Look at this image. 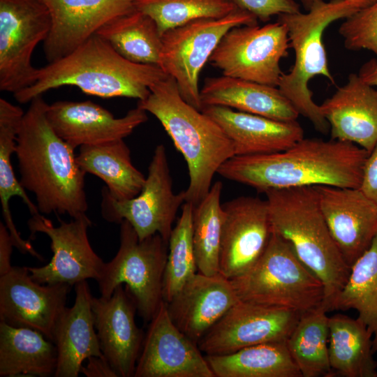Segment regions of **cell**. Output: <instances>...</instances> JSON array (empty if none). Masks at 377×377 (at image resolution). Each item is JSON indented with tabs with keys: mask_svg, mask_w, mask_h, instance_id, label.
Instances as JSON below:
<instances>
[{
	"mask_svg": "<svg viewBox=\"0 0 377 377\" xmlns=\"http://www.w3.org/2000/svg\"><path fill=\"white\" fill-rule=\"evenodd\" d=\"M369 154L348 142L303 138L283 151L234 156L217 173L263 193L316 186L359 188Z\"/></svg>",
	"mask_w": 377,
	"mask_h": 377,
	"instance_id": "cell-1",
	"label": "cell"
},
{
	"mask_svg": "<svg viewBox=\"0 0 377 377\" xmlns=\"http://www.w3.org/2000/svg\"><path fill=\"white\" fill-rule=\"evenodd\" d=\"M24 112L16 140L15 154L22 187L31 192L42 214H86L85 172L75 149L53 130L42 96L32 99Z\"/></svg>",
	"mask_w": 377,
	"mask_h": 377,
	"instance_id": "cell-2",
	"label": "cell"
},
{
	"mask_svg": "<svg viewBox=\"0 0 377 377\" xmlns=\"http://www.w3.org/2000/svg\"><path fill=\"white\" fill-rule=\"evenodd\" d=\"M168 76L158 65L128 61L94 34L71 54L38 68L36 81L13 96L23 104L50 89L69 85L103 98L141 101L154 84Z\"/></svg>",
	"mask_w": 377,
	"mask_h": 377,
	"instance_id": "cell-3",
	"label": "cell"
},
{
	"mask_svg": "<svg viewBox=\"0 0 377 377\" xmlns=\"http://www.w3.org/2000/svg\"><path fill=\"white\" fill-rule=\"evenodd\" d=\"M137 106L159 121L183 155L189 176L185 202L195 206L221 165L235 156L231 140L214 119L184 101L170 76L154 84Z\"/></svg>",
	"mask_w": 377,
	"mask_h": 377,
	"instance_id": "cell-4",
	"label": "cell"
},
{
	"mask_svg": "<svg viewBox=\"0 0 377 377\" xmlns=\"http://www.w3.org/2000/svg\"><path fill=\"white\" fill-rule=\"evenodd\" d=\"M272 232L285 239L320 280L322 305L328 311L345 285L350 267L336 245L322 213L316 186L264 192Z\"/></svg>",
	"mask_w": 377,
	"mask_h": 377,
	"instance_id": "cell-5",
	"label": "cell"
},
{
	"mask_svg": "<svg viewBox=\"0 0 377 377\" xmlns=\"http://www.w3.org/2000/svg\"><path fill=\"white\" fill-rule=\"evenodd\" d=\"M362 8L361 4L351 0H314L305 13L281 14L277 17V21L287 27L289 46L295 54L293 66L288 73H282L277 87L299 114L323 134L329 132L330 126L309 88V81L316 76L325 77L334 83L328 66L323 34L330 24L346 19Z\"/></svg>",
	"mask_w": 377,
	"mask_h": 377,
	"instance_id": "cell-6",
	"label": "cell"
},
{
	"mask_svg": "<svg viewBox=\"0 0 377 377\" xmlns=\"http://www.w3.org/2000/svg\"><path fill=\"white\" fill-rule=\"evenodd\" d=\"M230 280L239 300L301 313L322 304L324 298L320 280L291 246L273 232L258 260Z\"/></svg>",
	"mask_w": 377,
	"mask_h": 377,
	"instance_id": "cell-7",
	"label": "cell"
},
{
	"mask_svg": "<svg viewBox=\"0 0 377 377\" xmlns=\"http://www.w3.org/2000/svg\"><path fill=\"white\" fill-rule=\"evenodd\" d=\"M168 242L159 234L140 240L126 220L120 223L119 247L114 257L105 263L97 283L101 297H110L115 288L125 284L136 304L139 315L149 322L163 299V282Z\"/></svg>",
	"mask_w": 377,
	"mask_h": 377,
	"instance_id": "cell-8",
	"label": "cell"
},
{
	"mask_svg": "<svg viewBox=\"0 0 377 377\" xmlns=\"http://www.w3.org/2000/svg\"><path fill=\"white\" fill-rule=\"evenodd\" d=\"M258 24L249 12L237 8L220 18H201L165 32L158 66L176 82L182 97L202 110L200 72L223 36L232 28Z\"/></svg>",
	"mask_w": 377,
	"mask_h": 377,
	"instance_id": "cell-9",
	"label": "cell"
},
{
	"mask_svg": "<svg viewBox=\"0 0 377 377\" xmlns=\"http://www.w3.org/2000/svg\"><path fill=\"white\" fill-rule=\"evenodd\" d=\"M101 214L110 223L127 221L140 240L159 234L168 242L179 209L185 202V191L175 193L170 172L166 149H154L141 191L134 198L117 200L105 187L101 191Z\"/></svg>",
	"mask_w": 377,
	"mask_h": 377,
	"instance_id": "cell-10",
	"label": "cell"
},
{
	"mask_svg": "<svg viewBox=\"0 0 377 377\" xmlns=\"http://www.w3.org/2000/svg\"><path fill=\"white\" fill-rule=\"evenodd\" d=\"M43 0H0V90L13 94L31 86L38 68L32 65L34 49L51 29Z\"/></svg>",
	"mask_w": 377,
	"mask_h": 377,
	"instance_id": "cell-11",
	"label": "cell"
},
{
	"mask_svg": "<svg viewBox=\"0 0 377 377\" xmlns=\"http://www.w3.org/2000/svg\"><path fill=\"white\" fill-rule=\"evenodd\" d=\"M289 47L287 27L279 21L243 25L223 36L209 61L223 75L277 87Z\"/></svg>",
	"mask_w": 377,
	"mask_h": 377,
	"instance_id": "cell-12",
	"label": "cell"
},
{
	"mask_svg": "<svg viewBox=\"0 0 377 377\" xmlns=\"http://www.w3.org/2000/svg\"><path fill=\"white\" fill-rule=\"evenodd\" d=\"M31 237L36 232L47 235L53 253L47 265L27 267L32 279L41 284L66 283L71 286L91 279L100 278L105 263L96 253L88 237L92 222L86 214L69 222L60 220L59 226L42 214L27 222Z\"/></svg>",
	"mask_w": 377,
	"mask_h": 377,
	"instance_id": "cell-13",
	"label": "cell"
},
{
	"mask_svg": "<svg viewBox=\"0 0 377 377\" xmlns=\"http://www.w3.org/2000/svg\"><path fill=\"white\" fill-rule=\"evenodd\" d=\"M302 313L239 300L200 339L205 355H226L269 342L286 341Z\"/></svg>",
	"mask_w": 377,
	"mask_h": 377,
	"instance_id": "cell-14",
	"label": "cell"
},
{
	"mask_svg": "<svg viewBox=\"0 0 377 377\" xmlns=\"http://www.w3.org/2000/svg\"><path fill=\"white\" fill-rule=\"evenodd\" d=\"M71 286L39 283L32 279L27 267L13 266L0 276V320L38 331L53 342Z\"/></svg>",
	"mask_w": 377,
	"mask_h": 377,
	"instance_id": "cell-15",
	"label": "cell"
},
{
	"mask_svg": "<svg viewBox=\"0 0 377 377\" xmlns=\"http://www.w3.org/2000/svg\"><path fill=\"white\" fill-rule=\"evenodd\" d=\"M222 209L219 272L232 279L258 260L269 242L272 226L266 200L240 196L223 203Z\"/></svg>",
	"mask_w": 377,
	"mask_h": 377,
	"instance_id": "cell-16",
	"label": "cell"
},
{
	"mask_svg": "<svg viewBox=\"0 0 377 377\" xmlns=\"http://www.w3.org/2000/svg\"><path fill=\"white\" fill-rule=\"evenodd\" d=\"M134 377H215L198 343L171 320L164 300L149 321Z\"/></svg>",
	"mask_w": 377,
	"mask_h": 377,
	"instance_id": "cell-17",
	"label": "cell"
},
{
	"mask_svg": "<svg viewBox=\"0 0 377 377\" xmlns=\"http://www.w3.org/2000/svg\"><path fill=\"white\" fill-rule=\"evenodd\" d=\"M331 235L351 267L377 235V205L360 188L316 186Z\"/></svg>",
	"mask_w": 377,
	"mask_h": 377,
	"instance_id": "cell-18",
	"label": "cell"
},
{
	"mask_svg": "<svg viewBox=\"0 0 377 377\" xmlns=\"http://www.w3.org/2000/svg\"><path fill=\"white\" fill-rule=\"evenodd\" d=\"M52 25L44 41L48 63L71 54L109 21L135 10L133 0H43Z\"/></svg>",
	"mask_w": 377,
	"mask_h": 377,
	"instance_id": "cell-19",
	"label": "cell"
},
{
	"mask_svg": "<svg viewBox=\"0 0 377 377\" xmlns=\"http://www.w3.org/2000/svg\"><path fill=\"white\" fill-rule=\"evenodd\" d=\"M94 325L103 356L119 377L134 376L145 334L135 321L137 306L126 286L108 299L93 297Z\"/></svg>",
	"mask_w": 377,
	"mask_h": 377,
	"instance_id": "cell-20",
	"label": "cell"
},
{
	"mask_svg": "<svg viewBox=\"0 0 377 377\" xmlns=\"http://www.w3.org/2000/svg\"><path fill=\"white\" fill-rule=\"evenodd\" d=\"M46 117L55 133L73 149L124 139L148 119L147 112L138 106L117 118L91 101H56L48 104Z\"/></svg>",
	"mask_w": 377,
	"mask_h": 377,
	"instance_id": "cell-21",
	"label": "cell"
},
{
	"mask_svg": "<svg viewBox=\"0 0 377 377\" xmlns=\"http://www.w3.org/2000/svg\"><path fill=\"white\" fill-rule=\"evenodd\" d=\"M239 300L230 279L198 272L166 303L174 324L198 343Z\"/></svg>",
	"mask_w": 377,
	"mask_h": 377,
	"instance_id": "cell-22",
	"label": "cell"
},
{
	"mask_svg": "<svg viewBox=\"0 0 377 377\" xmlns=\"http://www.w3.org/2000/svg\"><path fill=\"white\" fill-rule=\"evenodd\" d=\"M320 105L333 140L353 143L370 152L377 142V88L356 73Z\"/></svg>",
	"mask_w": 377,
	"mask_h": 377,
	"instance_id": "cell-23",
	"label": "cell"
},
{
	"mask_svg": "<svg viewBox=\"0 0 377 377\" xmlns=\"http://www.w3.org/2000/svg\"><path fill=\"white\" fill-rule=\"evenodd\" d=\"M201 111L222 128L233 145L235 156L283 151L304 138L297 121H277L217 105L205 106Z\"/></svg>",
	"mask_w": 377,
	"mask_h": 377,
	"instance_id": "cell-24",
	"label": "cell"
},
{
	"mask_svg": "<svg viewBox=\"0 0 377 377\" xmlns=\"http://www.w3.org/2000/svg\"><path fill=\"white\" fill-rule=\"evenodd\" d=\"M73 305L58 320L53 342L57 350L54 377H77L83 362L92 356L104 357L94 325L91 295L87 281L75 285Z\"/></svg>",
	"mask_w": 377,
	"mask_h": 377,
	"instance_id": "cell-25",
	"label": "cell"
},
{
	"mask_svg": "<svg viewBox=\"0 0 377 377\" xmlns=\"http://www.w3.org/2000/svg\"><path fill=\"white\" fill-rule=\"evenodd\" d=\"M202 108L217 105L281 121L300 115L278 87L221 75L207 77L200 90Z\"/></svg>",
	"mask_w": 377,
	"mask_h": 377,
	"instance_id": "cell-26",
	"label": "cell"
},
{
	"mask_svg": "<svg viewBox=\"0 0 377 377\" xmlns=\"http://www.w3.org/2000/svg\"><path fill=\"white\" fill-rule=\"evenodd\" d=\"M55 344L33 329L0 322V376H54Z\"/></svg>",
	"mask_w": 377,
	"mask_h": 377,
	"instance_id": "cell-27",
	"label": "cell"
},
{
	"mask_svg": "<svg viewBox=\"0 0 377 377\" xmlns=\"http://www.w3.org/2000/svg\"><path fill=\"white\" fill-rule=\"evenodd\" d=\"M76 160L85 172L94 175L106 184L109 195L117 200L135 197L146 177L133 164L131 151L124 139L80 147Z\"/></svg>",
	"mask_w": 377,
	"mask_h": 377,
	"instance_id": "cell-28",
	"label": "cell"
},
{
	"mask_svg": "<svg viewBox=\"0 0 377 377\" xmlns=\"http://www.w3.org/2000/svg\"><path fill=\"white\" fill-rule=\"evenodd\" d=\"M24 112L18 105L0 98V199L5 225L12 237L14 246L22 253H29L38 260L41 256L17 231L9 207L12 197L22 198L31 216L40 214L36 205L28 197L25 189L16 178L11 164V156L15 153L16 140Z\"/></svg>",
	"mask_w": 377,
	"mask_h": 377,
	"instance_id": "cell-29",
	"label": "cell"
},
{
	"mask_svg": "<svg viewBox=\"0 0 377 377\" xmlns=\"http://www.w3.org/2000/svg\"><path fill=\"white\" fill-rule=\"evenodd\" d=\"M372 334L358 318L329 317V360L334 376L377 377Z\"/></svg>",
	"mask_w": 377,
	"mask_h": 377,
	"instance_id": "cell-30",
	"label": "cell"
},
{
	"mask_svg": "<svg viewBox=\"0 0 377 377\" xmlns=\"http://www.w3.org/2000/svg\"><path fill=\"white\" fill-rule=\"evenodd\" d=\"M215 377H302L286 341L249 346L226 355H205Z\"/></svg>",
	"mask_w": 377,
	"mask_h": 377,
	"instance_id": "cell-31",
	"label": "cell"
},
{
	"mask_svg": "<svg viewBox=\"0 0 377 377\" xmlns=\"http://www.w3.org/2000/svg\"><path fill=\"white\" fill-rule=\"evenodd\" d=\"M96 34L128 61L158 66L162 35L156 22L136 8L109 21Z\"/></svg>",
	"mask_w": 377,
	"mask_h": 377,
	"instance_id": "cell-32",
	"label": "cell"
},
{
	"mask_svg": "<svg viewBox=\"0 0 377 377\" xmlns=\"http://www.w3.org/2000/svg\"><path fill=\"white\" fill-rule=\"evenodd\" d=\"M320 304L302 313L286 340L302 377L334 376L329 360V317Z\"/></svg>",
	"mask_w": 377,
	"mask_h": 377,
	"instance_id": "cell-33",
	"label": "cell"
},
{
	"mask_svg": "<svg viewBox=\"0 0 377 377\" xmlns=\"http://www.w3.org/2000/svg\"><path fill=\"white\" fill-rule=\"evenodd\" d=\"M355 309L372 334L377 353V235L370 247L351 266L347 281L337 295L332 310Z\"/></svg>",
	"mask_w": 377,
	"mask_h": 377,
	"instance_id": "cell-34",
	"label": "cell"
},
{
	"mask_svg": "<svg viewBox=\"0 0 377 377\" xmlns=\"http://www.w3.org/2000/svg\"><path fill=\"white\" fill-rule=\"evenodd\" d=\"M223 184L212 185L205 197L193 211V244L197 269L206 275L219 272V257L223 213L221 198Z\"/></svg>",
	"mask_w": 377,
	"mask_h": 377,
	"instance_id": "cell-35",
	"label": "cell"
},
{
	"mask_svg": "<svg viewBox=\"0 0 377 377\" xmlns=\"http://www.w3.org/2000/svg\"><path fill=\"white\" fill-rule=\"evenodd\" d=\"M193 205L185 202L168 240V253L163 282V299L170 302L197 269L193 244Z\"/></svg>",
	"mask_w": 377,
	"mask_h": 377,
	"instance_id": "cell-36",
	"label": "cell"
},
{
	"mask_svg": "<svg viewBox=\"0 0 377 377\" xmlns=\"http://www.w3.org/2000/svg\"><path fill=\"white\" fill-rule=\"evenodd\" d=\"M135 8L150 16L163 35L201 18H220L237 8L232 0H133Z\"/></svg>",
	"mask_w": 377,
	"mask_h": 377,
	"instance_id": "cell-37",
	"label": "cell"
},
{
	"mask_svg": "<svg viewBox=\"0 0 377 377\" xmlns=\"http://www.w3.org/2000/svg\"><path fill=\"white\" fill-rule=\"evenodd\" d=\"M339 32L346 49L367 50L377 59V1L346 18Z\"/></svg>",
	"mask_w": 377,
	"mask_h": 377,
	"instance_id": "cell-38",
	"label": "cell"
},
{
	"mask_svg": "<svg viewBox=\"0 0 377 377\" xmlns=\"http://www.w3.org/2000/svg\"><path fill=\"white\" fill-rule=\"evenodd\" d=\"M238 8L252 14L263 22L281 14L297 13L300 6L295 0H232Z\"/></svg>",
	"mask_w": 377,
	"mask_h": 377,
	"instance_id": "cell-39",
	"label": "cell"
},
{
	"mask_svg": "<svg viewBox=\"0 0 377 377\" xmlns=\"http://www.w3.org/2000/svg\"><path fill=\"white\" fill-rule=\"evenodd\" d=\"M359 188L377 205V142L365 161Z\"/></svg>",
	"mask_w": 377,
	"mask_h": 377,
	"instance_id": "cell-40",
	"label": "cell"
},
{
	"mask_svg": "<svg viewBox=\"0 0 377 377\" xmlns=\"http://www.w3.org/2000/svg\"><path fill=\"white\" fill-rule=\"evenodd\" d=\"M80 373L87 377H119L105 357H89Z\"/></svg>",
	"mask_w": 377,
	"mask_h": 377,
	"instance_id": "cell-41",
	"label": "cell"
},
{
	"mask_svg": "<svg viewBox=\"0 0 377 377\" xmlns=\"http://www.w3.org/2000/svg\"><path fill=\"white\" fill-rule=\"evenodd\" d=\"M14 244L5 224L0 223V276L8 272L12 265L10 256Z\"/></svg>",
	"mask_w": 377,
	"mask_h": 377,
	"instance_id": "cell-42",
	"label": "cell"
},
{
	"mask_svg": "<svg viewBox=\"0 0 377 377\" xmlns=\"http://www.w3.org/2000/svg\"><path fill=\"white\" fill-rule=\"evenodd\" d=\"M358 75L365 82L377 88V59H371L363 64Z\"/></svg>",
	"mask_w": 377,
	"mask_h": 377,
	"instance_id": "cell-43",
	"label": "cell"
},
{
	"mask_svg": "<svg viewBox=\"0 0 377 377\" xmlns=\"http://www.w3.org/2000/svg\"><path fill=\"white\" fill-rule=\"evenodd\" d=\"M313 1L314 0H301V2L302 3L303 6L304 7V8L306 10H308L310 8V7L311 6ZM351 1L357 2L360 4H361L363 6V8H365V7L372 4L373 3L376 1L377 0H351Z\"/></svg>",
	"mask_w": 377,
	"mask_h": 377,
	"instance_id": "cell-44",
	"label": "cell"
}]
</instances>
